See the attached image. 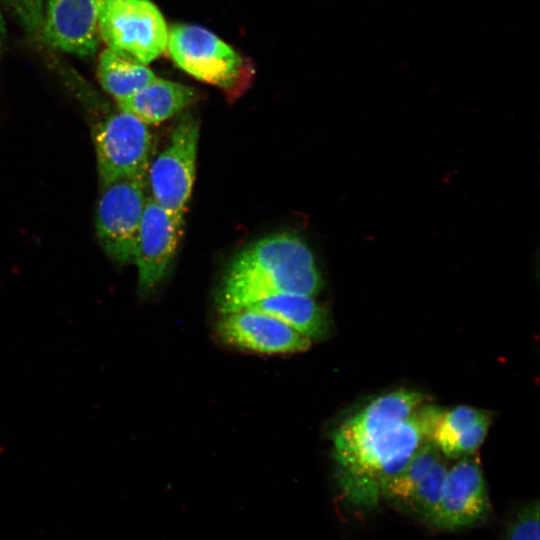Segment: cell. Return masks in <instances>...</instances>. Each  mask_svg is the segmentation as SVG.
Wrapping results in <instances>:
<instances>
[{
  "label": "cell",
  "instance_id": "obj_1",
  "mask_svg": "<svg viewBox=\"0 0 540 540\" xmlns=\"http://www.w3.org/2000/svg\"><path fill=\"white\" fill-rule=\"evenodd\" d=\"M323 277L306 242L293 233L262 238L231 262L217 295L221 314L279 293L317 295Z\"/></svg>",
  "mask_w": 540,
  "mask_h": 540
},
{
  "label": "cell",
  "instance_id": "obj_12",
  "mask_svg": "<svg viewBox=\"0 0 540 540\" xmlns=\"http://www.w3.org/2000/svg\"><path fill=\"white\" fill-rule=\"evenodd\" d=\"M104 0H44L42 35L50 44L80 56L95 55Z\"/></svg>",
  "mask_w": 540,
  "mask_h": 540
},
{
  "label": "cell",
  "instance_id": "obj_10",
  "mask_svg": "<svg viewBox=\"0 0 540 540\" xmlns=\"http://www.w3.org/2000/svg\"><path fill=\"white\" fill-rule=\"evenodd\" d=\"M182 227L183 220L175 218L149 195L133 254L141 293L152 291L166 277L180 241Z\"/></svg>",
  "mask_w": 540,
  "mask_h": 540
},
{
  "label": "cell",
  "instance_id": "obj_3",
  "mask_svg": "<svg viewBox=\"0 0 540 540\" xmlns=\"http://www.w3.org/2000/svg\"><path fill=\"white\" fill-rule=\"evenodd\" d=\"M98 29L108 49L140 64L152 62L167 48L165 20L150 0H104Z\"/></svg>",
  "mask_w": 540,
  "mask_h": 540
},
{
  "label": "cell",
  "instance_id": "obj_6",
  "mask_svg": "<svg viewBox=\"0 0 540 540\" xmlns=\"http://www.w3.org/2000/svg\"><path fill=\"white\" fill-rule=\"evenodd\" d=\"M199 122L185 114L175 125L166 148L149 164L150 197L179 220L189 202L196 172Z\"/></svg>",
  "mask_w": 540,
  "mask_h": 540
},
{
  "label": "cell",
  "instance_id": "obj_5",
  "mask_svg": "<svg viewBox=\"0 0 540 540\" xmlns=\"http://www.w3.org/2000/svg\"><path fill=\"white\" fill-rule=\"evenodd\" d=\"M167 48L178 67L203 82L232 90L251 75V65L210 31L176 25L168 31Z\"/></svg>",
  "mask_w": 540,
  "mask_h": 540
},
{
  "label": "cell",
  "instance_id": "obj_19",
  "mask_svg": "<svg viewBox=\"0 0 540 540\" xmlns=\"http://www.w3.org/2000/svg\"><path fill=\"white\" fill-rule=\"evenodd\" d=\"M538 500L519 507L507 521L501 540H540Z\"/></svg>",
  "mask_w": 540,
  "mask_h": 540
},
{
  "label": "cell",
  "instance_id": "obj_9",
  "mask_svg": "<svg viewBox=\"0 0 540 540\" xmlns=\"http://www.w3.org/2000/svg\"><path fill=\"white\" fill-rule=\"evenodd\" d=\"M423 403L425 396L421 392L408 389L392 391L370 401L335 431L333 453L336 463L351 457L381 433L408 419Z\"/></svg>",
  "mask_w": 540,
  "mask_h": 540
},
{
  "label": "cell",
  "instance_id": "obj_22",
  "mask_svg": "<svg viewBox=\"0 0 540 540\" xmlns=\"http://www.w3.org/2000/svg\"><path fill=\"white\" fill-rule=\"evenodd\" d=\"M4 34H5L4 20H3V17H2L1 11H0V53H1V49H2V43H3V39H4Z\"/></svg>",
  "mask_w": 540,
  "mask_h": 540
},
{
  "label": "cell",
  "instance_id": "obj_18",
  "mask_svg": "<svg viewBox=\"0 0 540 540\" xmlns=\"http://www.w3.org/2000/svg\"><path fill=\"white\" fill-rule=\"evenodd\" d=\"M485 414H487L486 411L470 406H457L450 410L441 409L429 440L445 457L459 434Z\"/></svg>",
  "mask_w": 540,
  "mask_h": 540
},
{
  "label": "cell",
  "instance_id": "obj_15",
  "mask_svg": "<svg viewBox=\"0 0 540 540\" xmlns=\"http://www.w3.org/2000/svg\"><path fill=\"white\" fill-rule=\"evenodd\" d=\"M97 75L104 90L117 102L133 95L156 78L146 65L128 60L110 49L100 54Z\"/></svg>",
  "mask_w": 540,
  "mask_h": 540
},
{
  "label": "cell",
  "instance_id": "obj_16",
  "mask_svg": "<svg viewBox=\"0 0 540 540\" xmlns=\"http://www.w3.org/2000/svg\"><path fill=\"white\" fill-rule=\"evenodd\" d=\"M442 456L432 441L424 440L404 468L384 485L381 498L402 508L415 488Z\"/></svg>",
  "mask_w": 540,
  "mask_h": 540
},
{
  "label": "cell",
  "instance_id": "obj_11",
  "mask_svg": "<svg viewBox=\"0 0 540 540\" xmlns=\"http://www.w3.org/2000/svg\"><path fill=\"white\" fill-rule=\"evenodd\" d=\"M217 332L229 345L264 354L303 352L312 344L310 339L284 322L248 308L222 314Z\"/></svg>",
  "mask_w": 540,
  "mask_h": 540
},
{
  "label": "cell",
  "instance_id": "obj_8",
  "mask_svg": "<svg viewBox=\"0 0 540 540\" xmlns=\"http://www.w3.org/2000/svg\"><path fill=\"white\" fill-rule=\"evenodd\" d=\"M448 467L442 498L430 525L457 531L483 521L490 510L486 481L474 455L461 457Z\"/></svg>",
  "mask_w": 540,
  "mask_h": 540
},
{
  "label": "cell",
  "instance_id": "obj_4",
  "mask_svg": "<svg viewBox=\"0 0 540 540\" xmlns=\"http://www.w3.org/2000/svg\"><path fill=\"white\" fill-rule=\"evenodd\" d=\"M147 172L101 185L96 233L108 257L118 264L133 261L142 214L149 195Z\"/></svg>",
  "mask_w": 540,
  "mask_h": 540
},
{
  "label": "cell",
  "instance_id": "obj_14",
  "mask_svg": "<svg viewBox=\"0 0 540 540\" xmlns=\"http://www.w3.org/2000/svg\"><path fill=\"white\" fill-rule=\"evenodd\" d=\"M243 308L266 313L294 328L311 341L324 338L331 327L329 313L314 296L279 293L262 297Z\"/></svg>",
  "mask_w": 540,
  "mask_h": 540
},
{
  "label": "cell",
  "instance_id": "obj_21",
  "mask_svg": "<svg viewBox=\"0 0 540 540\" xmlns=\"http://www.w3.org/2000/svg\"><path fill=\"white\" fill-rule=\"evenodd\" d=\"M20 24L31 34L41 35L44 0H4Z\"/></svg>",
  "mask_w": 540,
  "mask_h": 540
},
{
  "label": "cell",
  "instance_id": "obj_13",
  "mask_svg": "<svg viewBox=\"0 0 540 540\" xmlns=\"http://www.w3.org/2000/svg\"><path fill=\"white\" fill-rule=\"evenodd\" d=\"M196 99L193 88L156 77L133 95L117 102V106L147 125H157L182 112Z\"/></svg>",
  "mask_w": 540,
  "mask_h": 540
},
{
  "label": "cell",
  "instance_id": "obj_2",
  "mask_svg": "<svg viewBox=\"0 0 540 540\" xmlns=\"http://www.w3.org/2000/svg\"><path fill=\"white\" fill-rule=\"evenodd\" d=\"M440 411L437 406L423 403L408 419L338 463V481L346 501L358 509L376 508L384 485L404 468L421 443L429 439Z\"/></svg>",
  "mask_w": 540,
  "mask_h": 540
},
{
  "label": "cell",
  "instance_id": "obj_7",
  "mask_svg": "<svg viewBox=\"0 0 540 540\" xmlns=\"http://www.w3.org/2000/svg\"><path fill=\"white\" fill-rule=\"evenodd\" d=\"M92 135L101 185L147 172L153 137L137 117L119 110L97 122Z\"/></svg>",
  "mask_w": 540,
  "mask_h": 540
},
{
  "label": "cell",
  "instance_id": "obj_20",
  "mask_svg": "<svg viewBox=\"0 0 540 540\" xmlns=\"http://www.w3.org/2000/svg\"><path fill=\"white\" fill-rule=\"evenodd\" d=\"M490 424L491 416L487 413L478 421L464 429L445 455V458L459 459L461 457L474 455L484 442Z\"/></svg>",
  "mask_w": 540,
  "mask_h": 540
},
{
  "label": "cell",
  "instance_id": "obj_17",
  "mask_svg": "<svg viewBox=\"0 0 540 540\" xmlns=\"http://www.w3.org/2000/svg\"><path fill=\"white\" fill-rule=\"evenodd\" d=\"M442 456L429 470L402 507L421 521L430 524L442 498L447 462Z\"/></svg>",
  "mask_w": 540,
  "mask_h": 540
}]
</instances>
